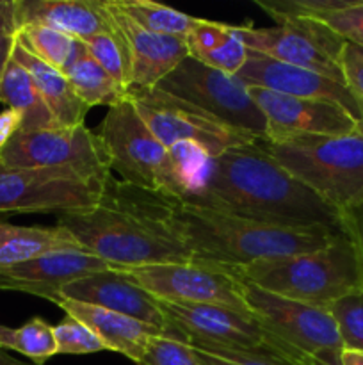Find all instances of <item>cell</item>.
Here are the masks:
<instances>
[{
	"label": "cell",
	"instance_id": "1",
	"mask_svg": "<svg viewBox=\"0 0 363 365\" xmlns=\"http://www.w3.org/2000/svg\"><path fill=\"white\" fill-rule=\"evenodd\" d=\"M174 203L110 173L95 205L59 214L57 225L116 269L198 264L178 228Z\"/></svg>",
	"mask_w": 363,
	"mask_h": 365
},
{
	"label": "cell",
	"instance_id": "2",
	"mask_svg": "<svg viewBox=\"0 0 363 365\" xmlns=\"http://www.w3.org/2000/svg\"><path fill=\"white\" fill-rule=\"evenodd\" d=\"M180 203L283 227L344 230L340 212L278 164L258 139L212 159L201 187Z\"/></svg>",
	"mask_w": 363,
	"mask_h": 365
},
{
	"label": "cell",
	"instance_id": "3",
	"mask_svg": "<svg viewBox=\"0 0 363 365\" xmlns=\"http://www.w3.org/2000/svg\"><path fill=\"white\" fill-rule=\"evenodd\" d=\"M178 228L194 262L235 271L260 260L294 257L330 245L344 230L326 227H283L174 203Z\"/></svg>",
	"mask_w": 363,
	"mask_h": 365
},
{
	"label": "cell",
	"instance_id": "4",
	"mask_svg": "<svg viewBox=\"0 0 363 365\" xmlns=\"http://www.w3.org/2000/svg\"><path fill=\"white\" fill-rule=\"evenodd\" d=\"M231 273L270 294L319 309L363 291V264L345 232L315 252L260 260Z\"/></svg>",
	"mask_w": 363,
	"mask_h": 365
},
{
	"label": "cell",
	"instance_id": "5",
	"mask_svg": "<svg viewBox=\"0 0 363 365\" xmlns=\"http://www.w3.org/2000/svg\"><path fill=\"white\" fill-rule=\"evenodd\" d=\"M258 143L340 214L363 200V125L345 135H294Z\"/></svg>",
	"mask_w": 363,
	"mask_h": 365
},
{
	"label": "cell",
	"instance_id": "6",
	"mask_svg": "<svg viewBox=\"0 0 363 365\" xmlns=\"http://www.w3.org/2000/svg\"><path fill=\"white\" fill-rule=\"evenodd\" d=\"M98 138L110 171H116L121 180L182 202L184 189L169 150L146 127L128 96L109 107L100 123Z\"/></svg>",
	"mask_w": 363,
	"mask_h": 365
},
{
	"label": "cell",
	"instance_id": "7",
	"mask_svg": "<svg viewBox=\"0 0 363 365\" xmlns=\"http://www.w3.org/2000/svg\"><path fill=\"white\" fill-rule=\"evenodd\" d=\"M157 88L192 103L235 130L256 139L267 138L265 116L253 100L249 86L237 75L187 57Z\"/></svg>",
	"mask_w": 363,
	"mask_h": 365
},
{
	"label": "cell",
	"instance_id": "8",
	"mask_svg": "<svg viewBox=\"0 0 363 365\" xmlns=\"http://www.w3.org/2000/svg\"><path fill=\"white\" fill-rule=\"evenodd\" d=\"M159 302L166 316L167 335L185 344L212 346V348L237 349V351L274 353L294 360L299 353L278 341L260 324L253 314L217 305L199 303Z\"/></svg>",
	"mask_w": 363,
	"mask_h": 365
},
{
	"label": "cell",
	"instance_id": "9",
	"mask_svg": "<svg viewBox=\"0 0 363 365\" xmlns=\"http://www.w3.org/2000/svg\"><path fill=\"white\" fill-rule=\"evenodd\" d=\"M270 18L278 24L276 27L237 25L246 48L292 66L317 71L344 84L340 68L344 39L313 18L290 14H274Z\"/></svg>",
	"mask_w": 363,
	"mask_h": 365
},
{
	"label": "cell",
	"instance_id": "10",
	"mask_svg": "<svg viewBox=\"0 0 363 365\" xmlns=\"http://www.w3.org/2000/svg\"><path fill=\"white\" fill-rule=\"evenodd\" d=\"M127 96L146 127L166 148L177 143H194L216 159L226 150L256 141L253 135L228 127L205 110L159 88L128 89Z\"/></svg>",
	"mask_w": 363,
	"mask_h": 365
},
{
	"label": "cell",
	"instance_id": "11",
	"mask_svg": "<svg viewBox=\"0 0 363 365\" xmlns=\"http://www.w3.org/2000/svg\"><path fill=\"white\" fill-rule=\"evenodd\" d=\"M103 182L68 168L0 166V214H45L93 207Z\"/></svg>",
	"mask_w": 363,
	"mask_h": 365
},
{
	"label": "cell",
	"instance_id": "12",
	"mask_svg": "<svg viewBox=\"0 0 363 365\" xmlns=\"http://www.w3.org/2000/svg\"><path fill=\"white\" fill-rule=\"evenodd\" d=\"M0 166L21 170L68 168L98 180H105L112 173L98 134L85 125L18 130L0 152Z\"/></svg>",
	"mask_w": 363,
	"mask_h": 365
},
{
	"label": "cell",
	"instance_id": "13",
	"mask_svg": "<svg viewBox=\"0 0 363 365\" xmlns=\"http://www.w3.org/2000/svg\"><path fill=\"white\" fill-rule=\"evenodd\" d=\"M241 282L249 312L292 351L315 355L326 349H344L337 323L327 309L270 294L249 282Z\"/></svg>",
	"mask_w": 363,
	"mask_h": 365
},
{
	"label": "cell",
	"instance_id": "14",
	"mask_svg": "<svg viewBox=\"0 0 363 365\" xmlns=\"http://www.w3.org/2000/svg\"><path fill=\"white\" fill-rule=\"evenodd\" d=\"M120 271L162 302L217 305L251 314L242 296L241 278L228 269L205 264H155Z\"/></svg>",
	"mask_w": 363,
	"mask_h": 365
},
{
	"label": "cell",
	"instance_id": "15",
	"mask_svg": "<svg viewBox=\"0 0 363 365\" xmlns=\"http://www.w3.org/2000/svg\"><path fill=\"white\" fill-rule=\"evenodd\" d=\"M249 93L267 120L265 141H281L294 135H345L359 127L337 103L294 98L256 86H249Z\"/></svg>",
	"mask_w": 363,
	"mask_h": 365
},
{
	"label": "cell",
	"instance_id": "16",
	"mask_svg": "<svg viewBox=\"0 0 363 365\" xmlns=\"http://www.w3.org/2000/svg\"><path fill=\"white\" fill-rule=\"evenodd\" d=\"M237 77L248 86L269 89V91L280 93L285 96L337 103V106L344 107L358 123H362L358 106L352 100L347 88L342 82L333 81L317 71L292 66V64L281 63V61L270 59L262 53L248 50V59Z\"/></svg>",
	"mask_w": 363,
	"mask_h": 365
},
{
	"label": "cell",
	"instance_id": "17",
	"mask_svg": "<svg viewBox=\"0 0 363 365\" xmlns=\"http://www.w3.org/2000/svg\"><path fill=\"white\" fill-rule=\"evenodd\" d=\"M107 269L116 267L84 250L52 252L0 271V289L27 292L57 303L64 285Z\"/></svg>",
	"mask_w": 363,
	"mask_h": 365
},
{
	"label": "cell",
	"instance_id": "18",
	"mask_svg": "<svg viewBox=\"0 0 363 365\" xmlns=\"http://www.w3.org/2000/svg\"><path fill=\"white\" fill-rule=\"evenodd\" d=\"M60 298L102 307V309L112 310L121 316L159 328L164 334H167L166 316L160 310L157 298L139 287L120 269L100 271V273L78 278L60 289L59 299Z\"/></svg>",
	"mask_w": 363,
	"mask_h": 365
},
{
	"label": "cell",
	"instance_id": "19",
	"mask_svg": "<svg viewBox=\"0 0 363 365\" xmlns=\"http://www.w3.org/2000/svg\"><path fill=\"white\" fill-rule=\"evenodd\" d=\"M103 2L114 25L127 39L132 61L130 89L157 88L182 61L189 57L185 38L146 31L141 25L132 21L127 14L117 11L109 0H103Z\"/></svg>",
	"mask_w": 363,
	"mask_h": 365
},
{
	"label": "cell",
	"instance_id": "20",
	"mask_svg": "<svg viewBox=\"0 0 363 365\" xmlns=\"http://www.w3.org/2000/svg\"><path fill=\"white\" fill-rule=\"evenodd\" d=\"M18 31L25 25H41L89 41L112 29V18L103 0H16Z\"/></svg>",
	"mask_w": 363,
	"mask_h": 365
},
{
	"label": "cell",
	"instance_id": "21",
	"mask_svg": "<svg viewBox=\"0 0 363 365\" xmlns=\"http://www.w3.org/2000/svg\"><path fill=\"white\" fill-rule=\"evenodd\" d=\"M56 305L63 309L66 316L84 323L103 342L105 349L121 353L135 364L144 355L149 339L155 335H167L159 328L149 327L141 321L132 319V317L121 316L112 310L102 309V307L64 298H60Z\"/></svg>",
	"mask_w": 363,
	"mask_h": 365
},
{
	"label": "cell",
	"instance_id": "22",
	"mask_svg": "<svg viewBox=\"0 0 363 365\" xmlns=\"http://www.w3.org/2000/svg\"><path fill=\"white\" fill-rule=\"evenodd\" d=\"M11 57H13L18 64H21V66L31 73V77L34 78L36 86H38L46 107L50 109L53 120H56V123L59 125V127L71 128L78 127V125H84L85 114H88L89 107H85L84 103L80 102V98L75 95L70 81H68V77L63 71L48 66V64L39 61L36 56H32V53L18 41V38L16 43H14L13 56Z\"/></svg>",
	"mask_w": 363,
	"mask_h": 365
},
{
	"label": "cell",
	"instance_id": "23",
	"mask_svg": "<svg viewBox=\"0 0 363 365\" xmlns=\"http://www.w3.org/2000/svg\"><path fill=\"white\" fill-rule=\"evenodd\" d=\"M185 39L189 57L224 73L237 75L248 59V48L237 25L198 18Z\"/></svg>",
	"mask_w": 363,
	"mask_h": 365
},
{
	"label": "cell",
	"instance_id": "24",
	"mask_svg": "<svg viewBox=\"0 0 363 365\" xmlns=\"http://www.w3.org/2000/svg\"><path fill=\"white\" fill-rule=\"evenodd\" d=\"M82 250L63 227H18L0 221V271L45 253Z\"/></svg>",
	"mask_w": 363,
	"mask_h": 365
},
{
	"label": "cell",
	"instance_id": "25",
	"mask_svg": "<svg viewBox=\"0 0 363 365\" xmlns=\"http://www.w3.org/2000/svg\"><path fill=\"white\" fill-rule=\"evenodd\" d=\"M0 103H6L7 109H14L20 114L21 132L59 127L46 107L34 78L13 57L0 81Z\"/></svg>",
	"mask_w": 363,
	"mask_h": 365
},
{
	"label": "cell",
	"instance_id": "26",
	"mask_svg": "<svg viewBox=\"0 0 363 365\" xmlns=\"http://www.w3.org/2000/svg\"><path fill=\"white\" fill-rule=\"evenodd\" d=\"M70 81L75 95L85 107L107 106L112 107L127 98V89L121 88L98 63L91 57L88 46L77 43L73 57L63 71Z\"/></svg>",
	"mask_w": 363,
	"mask_h": 365
},
{
	"label": "cell",
	"instance_id": "27",
	"mask_svg": "<svg viewBox=\"0 0 363 365\" xmlns=\"http://www.w3.org/2000/svg\"><path fill=\"white\" fill-rule=\"evenodd\" d=\"M132 21L155 34L187 38L198 18L149 0H109Z\"/></svg>",
	"mask_w": 363,
	"mask_h": 365
},
{
	"label": "cell",
	"instance_id": "28",
	"mask_svg": "<svg viewBox=\"0 0 363 365\" xmlns=\"http://www.w3.org/2000/svg\"><path fill=\"white\" fill-rule=\"evenodd\" d=\"M0 348L13 349L32 360V364L43 365L57 355L53 327L41 317H32L20 328L0 324Z\"/></svg>",
	"mask_w": 363,
	"mask_h": 365
},
{
	"label": "cell",
	"instance_id": "29",
	"mask_svg": "<svg viewBox=\"0 0 363 365\" xmlns=\"http://www.w3.org/2000/svg\"><path fill=\"white\" fill-rule=\"evenodd\" d=\"M18 41L39 61L64 71L77 48V39L41 25H25L18 31Z\"/></svg>",
	"mask_w": 363,
	"mask_h": 365
},
{
	"label": "cell",
	"instance_id": "30",
	"mask_svg": "<svg viewBox=\"0 0 363 365\" xmlns=\"http://www.w3.org/2000/svg\"><path fill=\"white\" fill-rule=\"evenodd\" d=\"M88 46L93 59L121 86L128 91L132 84V61L130 52L125 36L120 29L114 25L109 31L96 34L89 41L84 43Z\"/></svg>",
	"mask_w": 363,
	"mask_h": 365
},
{
	"label": "cell",
	"instance_id": "31",
	"mask_svg": "<svg viewBox=\"0 0 363 365\" xmlns=\"http://www.w3.org/2000/svg\"><path fill=\"white\" fill-rule=\"evenodd\" d=\"M327 310L337 323L344 349L363 353V291L338 299Z\"/></svg>",
	"mask_w": 363,
	"mask_h": 365
},
{
	"label": "cell",
	"instance_id": "32",
	"mask_svg": "<svg viewBox=\"0 0 363 365\" xmlns=\"http://www.w3.org/2000/svg\"><path fill=\"white\" fill-rule=\"evenodd\" d=\"M53 337L57 355H89L105 351L103 342L84 323L71 316H64V319L53 327Z\"/></svg>",
	"mask_w": 363,
	"mask_h": 365
},
{
	"label": "cell",
	"instance_id": "33",
	"mask_svg": "<svg viewBox=\"0 0 363 365\" xmlns=\"http://www.w3.org/2000/svg\"><path fill=\"white\" fill-rule=\"evenodd\" d=\"M201 365H294V360L274 353L237 351V349L212 348L189 344Z\"/></svg>",
	"mask_w": 363,
	"mask_h": 365
},
{
	"label": "cell",
	"instance_id": "34",
	"mask_svg": "<svg viewBox=\"0 0 363 365\" xmlns=\"http://www.w3.org/2000/svg\"><path fill=\"white\" fill-rule=\"evenodd\" d=\"M137 365H201L191 346L169 335H155L149 339L146 351Z\"/></svg>",
	"mask_w": 363,
	"mask_h": 365
},
{
	"label": "cell",
	"instance_id": "35",
	"mask_svg": "<svg viewBox=\"0 0 363 365\" xmlns=\"http://www.w3.org/2000/svg\"><path fill=\"white\" fill-rule=\"evenodd\" d=\"M340 68L345 88L358 106L362 116L359 125H363V46L345 41L340 53Z\"/></svg>",
	"mask_w": 363,
	"mask_h": 365
},
{
	"label": "cell",
	"instance_id": "36",
	"mask_svg": "<svg viewBox=\"0 0 363 365\" xmlns=\"http://www.w3.org/2000/svg\"><path fill=\"white\" fill-rule=\"evenodd\" d=\"M16 34V0H2L0 4V81L13 56Z\"/></svg>",
	"mask_w": 363,
	"mask_h": 365
},
{
	"label": "cell",
	"instance_id": "37",
	"mask_svg": "<svg viewBox=\"0 0 363 365\" xmlns=\"http://www.w3.org/2000/svg\"><path fill=\"white\" fill-rule=\"evenodd\" d=\"M340 216L344 232L352 241V245H354L356 252L359 255V260L363 264V200L356 203L354 207L345 210V212H342Z\"/></svg>",
	"mask_w": 363,
	"mask_h": 365
},
{
	"label": "cell",
	"instance_id": "38",
	"mask_svg": "<svg viewBox=\"0 0 363 365\" xmlns=\"http://www.w3.org/2000/svg\"><path fill=\"white\" fill-rule=\"evenodd\" d=\"M21 116L14 109H4L0 113V152L7 146L14 134L20 130Z\"/></svg>",
	"mask_w": 363,
	"mask_h": 365
},
{
	"label": "cell",
	"instance_id": "39",
	"mask_svg": "<svg viewBox=\"0 0 363 365\" xmlns=\"http://www.w3.org/2000/svg\"><path fill=\"white\" fill-rule=\"evenodd\" d=\"M294 365H344L342 349H326L315 355H299L294 359Z\"/></svg>",
	"mask_w": 363,
	"mask_h": 365
},
{
	"label": "cell",
	"instance_id": "40",
	"mask_svg": "<svg viewBox=\"0 0 363 365\" xmlns=\"http://www.w3.org/2000/svg\"><path fill=\"white\" fill-rule=\"evenodd\" d=\"M342 362L344 365H363V353L352 349H342Z\"/></svg>",
	"mask_w": 363,
	"mask_h": 365
},
{
	"label": "cell",
	"instance_id": "41",
	"mask_svg": "<svg viewBox=\"0 0 363 365\" xmlns=\"http://www.w3.org/2000/svg\"><path fill=\"white\" fill-rule=\"evenodd\" d=\"M0 365H36V364H25L21 360H16L7 353V349L0 348Z\"/></svg>",
	"mask_w": 363,
	"mask_h": 365
},
{
	"label": "cell",
	"instance_id": "42",
	"mask_svg": "<svg viewBox=\"0 0 363 365\" xmlns=\"http://www.w3.org/2000/svg\"><path fill=\"white\" fill-rule=\"evenodd\" d=\"M0 4H2V0H0Z\"/></svg>",
	"mask_w": 363,
	"mask_h": 365
}]
</instances>
